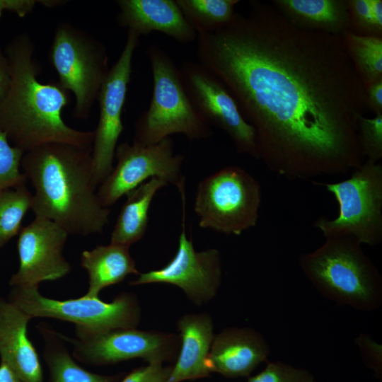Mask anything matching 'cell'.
Returning a JSON list of instances; mask_svg holds the SVG:
<instances>
[{"label": "cell", "instance_id": "1", "mask_svg": "<svg viewBox=\"0 0 382 382\" xmlns=\"http://www.w3.org/2000/svg\"><path fill=\"white\" fill-rule=\"evenodd\" d=\"M249 4L248 13L197 33V56L253 127L259 160L311 182L360 167L358 122L368 109L341 35L298 27L272 3Z\"/></svg>", "mask_w": 382, "mask_h": 382}, {"label": "cell", "instance_id": "2", "mask_svg": "<svg viewBox=\"0 0 382 382\" xmlns=\"http://www.w3.org/2000/svg\"><path fill=\"white\" fill-rule=\"evenodd\" d=\"M34 44L26 33L6 49L10 82L0 98V129L24 153L47 143H65L91 150L94 133L67 125L62 112L69 103V91L58 81H38Z\"/></svg>", "mask_w": 382, "mask_h": 382}, {"label": "cell", "instance_id": "3", "mask_svg": "<svg viewBox=\"0 0 382 382\" xmlns=\"http://www.w3.org/2000/svg\"><path fill=\"white\" fill-rule=\"evenodd\" d=\"M21 168L33 187L31 209L69 235L100 233L110 209L99 202L93 180L91 150L47 143L24 154Z\"/></svg>", "mask_w": 382, "mask_h": 382}, {"label": "cell", "instance_id": "4", "mask_svg": "<svg viewBox=\"0 0 382 382\" xmlns=\"http://www.w3.org/2000/svg\"><path fill=\"white\" fill-rule=\"evenodd\" d=\"M299 265L315 288L340 306L369 312L381 305V276L353 237L326 238L302 255Z\"/></svg>", "mask_w": 382, "mask_h": 382}, {"label": "cell", "instance_id": "5", "mask_svg": "<svg viewBox=\"0 0 382 382\" xmlns=\"http://www.w3.org/2000/svg\"><path fill=\"white\" fill-rule=\"evenodd\" d=\"M153 77V92L149 108L134 124L132 142L156 144L171 134H183L189 141L209 137L211 125L190 99L180 69L159 45L146 51Z\"/></svg>", "mask_w": 382, "mask_h": 382}, {"label": "cell", "instance_id": "6", "mask_svg": "<svg viewBox=\"0 0 382 382\" xmlns=\"http://www.w3.org/2000/svg\"><path fill=\"white\" fill-rule=\"evenodd\" d=\"M313 184L324 186L336 199L337 217L321 216L314 226L325 238L351 236L371 246L382 241V165L365 160L351 176L337 183Z\"/></svg>", "mask_w": 382, "mask_h": 382}, {"label": "cell", "instance_id": "7", "mask_svg": "<svg viewBox=\"0 0 382 382\" xmlns=\"http://www.w3.org/2000/svg\"><path fill=\"white\" fill-rule=\"evenodd\" d=\"M8 300L32 318H50L74 323L76 336L136 328L141 318L139 301L131 293H122L111 302L86 295L57 300L42 295L38 286H11Z\"/></svg>", "mask_w": 382, "mask_h": 382}, {"label": "cell", "instance_id": "8", "mask_svg": "<svg viewBox=\"0 0 382 382\" xmlns=\"http://www.w3.org/2000/svg\"><path fill=\"white\" fill-rule=\"evenodd\" d=\"M261 202L259 182L245 169L228 166L198 183L194 210L201 228L238 236L256 225Z\"/></svg>", "mask_w": 382, "mask_h": 382}, {"label": "cell", "instance_id": "9", "mask_svg": "<svg viewBox=\"0 0 382 382\" xmlns=\"http://www.w3.org/2000/svg\"><path fill=\"white\" fill-rule=\"evenodd\" d=\"M49 60L59 84L75 97L72 116L88 119L110 69L105 45L87 32L62 23L55 29Z\"/></svg>", "mask_w": 382, "mask_h": 382}, {"label": "cell", "instance_id": "10", "mask_svg": "<svg viewBox=\"0 0 382 382\" xmlns=\"http://www.w3.org/2000/svg\"><path fill=\"white\" fill-rule=\"evenodd\" d=\"M173 147L170 137L147 146L134 142L118 144L115 154L116 166L96 191L100 204L109 209L123 195L153 178L175 185L180 194L182 203L185 202V178L182 172L184 156L175 154Z\"/></svg>", "mask_w": 382, "mask_h": 382}, {"label": "cell", "instance_id": "11", "mask_svg": "<svg viewBox=\"0 0 382 382\" xmlns=\"http://www.w3.org/2000/svg\"><path fill=\"white\" fill-rule=\"evenodd\" d=\"M137 33L129 30L117 62L109 69L98 96L99 118L93 131L91 159L96 188L113 168L119 138L124 130L122 115L131 79L132 59L139 44Z\"/></svg>", "mask_w": 382, "mask_h": 382}, {"label": "cell", "instance_id": "12", "mask_svg": "<svg viewBox=\"0 0 382 382\" xmlns=\"http://www.w3.org/2000/svg\"><path fill=\"white\" fill-rule=\"evenodd\" d=\"M64 340L73 346L74 358L87 365L113 364L136 358L149 363L173 360L180 340L176 335L136 328L114 329Z\"/></svg>", "mask_w": 382, "mask_h": 382}, {"label": "cell", "instance_id": "13", "mask_svg": "<svg viewBox=\"0 0 382 382\" xmlns=\"http://www.w3.org/2000/svg\"><path fill=\"white\" fill-rule=\"evenodd\" d=\"M180 71L190 99L208 124L222 129L238 153L259 160L255 130L220 79L198 62L185 61Z\"/></svg>", "mask_w": 382, "mask_h": 382}, {"label": "cell", "instance_id": "14", "mask_svg": "<svg viewBox=\"0 0 382 382\" xmlns=\"http://www.w3.org/2000/svg\"><path fill=\"white\" fill-rule=\"evenodd\" d=\"M183 225L178 250L172 260L163 267L139 273L130 285L165 283L183 290L194 303L201 306L216 294L221 282V257L215 248L203 251L195 250L192 239L186 235L185 206H183Z\"/></svg>", "mask_w": 382, "mask_h": 382}, {"label": "cell", "instance_id": "15", "mask_svg": "<svg viewBox=\"0 0 382 382\" xmlns=\"http://www.w3.org/2000/svg\"><path fill=\"white\" fill-rule=\"evenodd\" d=\"M69 234L53 221L35 219L18 233V270L9 280L11 286H39L68 274L71 265L63 255Z\"/></svg>", "mask_w": 382, "mask_h": 382}, {"label": "cell", "instance_id": "16", "mask_svg": "<svg viewBox=\"0 0 382 382\" xmlns=\"http://www.w3.org/2000/svg\"><path fill=\"white\" fill-rule=\"evenodd\" d=\"M270 349L263 336L247 328H228L214 335L207 359L210 373L226 377L248 376L267 361Z\"/></svg>", "mask_w": 382, "mask_h": 382}, {"label": "cell", "instance_id": "17", "mask_svg": "<svg viewBox=\"0 0 382 382\" xmlns=\"http://www.w3.org/2000/svg\"><path fill=\"white\" fill-rule=\"evenodd\" d=\"M118 24L138 35L159 32L179 43L197 39V32L185 19L175 0H118Z\"/></svg>", "mask_w": 382, "mask_h": 382}, {"label": "cell", "instance_id": "18", "mask_svg": "<svg viewBox=\"0 0 382 382\" xmlns=\"http://www.w3.org/2000/svg\"><path fill=\"white\" fill-rule=\"evenodd\" d=\"M32 316L0 298V357L23 382H43L38 354L28 336Z\"/></svg>", "mask_w": 382, "mask_h": 382}, {"label": "cell", "instance_id": "19", "mask_svg": "<svg viewBox=\"0 0 382 382\" xmlns=\"http://www.w3.org/2000/svg\"><path fill=\"white\" fill-rule=\"evenodd\" d=\"M213 322L207 313L186 314L178 321L180 347L166 382H182L210 376L207 359L214 337Z\"/></svg>", "mask_w": 382, "mask_h": 382}, {"label": "cell", "instance_id": "20", "mask_svg": "<svg viewBox=\"0 0 382 382\" xmlns=\"http://www.w3.org/2000/svg\"><path fill=\"white\" fill-rule=\"evenodd\" d=\"M271 3L301 28L335 35L348 30L347 0H273Z\"/></svg>", "mask_w": 382, "mask_h": 382}, {"label": "cell", "instance_id": "21", "mask_svg": "<svg viewBox=\"0 0 382 382\" xmlns=\"http://www.w3.org/2000/svg\"><path fill=\"white\" fill-rule=\"evenodd\" d=\"M81 265L88 275V289L85 294L98 298L104 288L122 282L129 274H139L129 247L112 243L84 250Z\"/></svg>", "mask_w": 382, "mask_h": 382}, {"label": "cell", "instance_id": "22", "mask_svg": "<svg viewBox=\"0 0 382 382\" xmlns=\"http://www.w3.org/2000/svg\"><path fill=\"white\" fill-rule=\"evenodd\" d=\"M168 185L165 180L153 178L128 192L113 227L110 243L129 247L145 235L149 221V210L155 194Z\"/></svg>", "mask_w": 382, "mask_h": 382}, {"label": "cell", "instance_id": "23", "mask_svg": "<svg viewBox=\"0 0 382 382\" xmlns=\"http://www.w3.org/2000/svg\"><path fill=\"white\" fill-rule=\"evenodd\" d=\"M37 329L43 342V359L49 370L50 382H120L122 374L105 376L87 371L71 357L62 334L50 325L40 323Z\"/></svg>", "mask_w": 382, "mask_h": 382}, {"label": "cell", "instance_id": "24", "mask_svg": "<svg viewBox=\"0 0 382 382\" xmlns=\"http://www.w3.org/2000/svg\"><path fill=\"white\" fill-rule=\"evenodd\" d=\"M345 50L364 86L382 81V37L362 36L346 30Z\"/></svg>", "mask_w": 382, "mask_h": 382}, {"label": "cell", "instance_id": "25", "mask_svg": "<svg viewBox=\"0 0 382 382\" xmlns=\"http://www.w3.org/2000/svg\"><path fill=\"white\" fill-rule=\"evenodd\" d=\"M185 19L197 33L215 31L235 16L238 0H175Z\"/></svg>", "mask_w": 382, "mask_h": 382}, {"label": "cell", "instance_id": "26", "mask_svg": "<svg viewBox=\"0 0 382 382\" xmlns=\"http://www.w3.org/2000/svg\"><path fill=\"white\" fill-rule=\"evenodd\" d=\"M31 202L32 193L26 184L0 192V248L20 233Z\"/></svg>", "mask_w": 382, "mask_h": 382}, {"label": "cell", "instance_id": "27", "mask_svg": "<svg viewBox=\"0 0 382 382\" xmlns=\"http://www.w3.org/2000/svg\"><path fill=\"white\" fill-rule=\"evenodd\" d=\"M349 31L382 37V1L347 0Z\"/></svg>", "mask_w": 382, "mask_h": 382}, {"label": "cell", "instance_id": "28", "mask_svg": "<svg viewBox=\"0 0 382 382\" xmlns=\"http://www.w3.org/2000/svg\"><path fill=\"white\" fill-rule=\"evenodd\" d=\"M24 152L13 146L0 129V192L7 188L26 184L21 168Z\"/></svg>", "mask_w": 382, "mask_h": 382}, {"label": "cell", "instance_id": "29", "mask_svg": "<svg viewBox=\"0 0 382 382\" xmlns=\"http://www.w3.org/2000/svg\"><path fill=\"white\" fill-rule=\"evenodd\" d=\"M357 134L365 160L378 163L382 158V114L373 117L361 116L358 122Z\"/></svg>", "mask_w": 382, "mask_h": 382}, {"label": "cell", "instance_id": "30", "mask_svg": "<svg viewBox=\"0 0 382 382\" xmlns=\"http://www.w3.org/2000/svg\"><path fill=\"white\" fill-rule=\"evenodd\" d=\"M247 382H315V378L305 369L276 361L267 362L261 372L250 377Z\"/></svg>", "mask_w": 382, "mask_h": 382}, {"label": "cell", "instance_id": "31", "mask_svg": "<svg viewBox=\"0 0 382 382\" xmlns=\"http://www.w3.org/2000/svg\"><path fill=\"white\" fill-rule=\"evenodd\" d=\"M173 366H163V363H149L132 370L120 382H166Z\"/></svg>", "mask_w": 382, "mask_h": 382}, {"label": "cell", "instance_id": "32", "mask_svg": "<svg viewBox=\"0 0 382 382\" xmlns=\"http://www.w3.org/2000/svg\"><path fill=\"white\" fill-rule=\"evenodd\" d=\"M361 358L369 369L374 371L376 376L381 378L382 374V349L381 345L374 341L366 334H360L355 340Z\"/></svg>", "mask_w": 382, "mask_h": 382}, {"label": "cell", "instance_id": "33", "mask_svg": "<svg viewBox=\"0 0 382 382\" xmlns=\"http://www.w3.org/2000/svg\"><path fill=\"white\" fill-rule=\"evenodd\" d=\"M367 109L374 115L382 114V81L364 86Z\"/></svg>", "mask_w": 382, "mask_h": 382}, {"label": "cell", "instance_id": "34", "mask_svg": "<svg viewBox=\"0 0 382 382\" xmlns=\"http://www.w3.org/2000/svg\"><path fill=\"white\" fill-rule=\"evenodd\" d=\"M37 4L36 0H0V17L4 10L13 11L19 17H24L33 11Z\"/></svg>", "mask_w": 382, "mask_h": 382}, {"label": "cell", "instance_id": "35", "mask_svg": "<svg viewBox=\"0 0 382 382\" xmlns=\"http://www.w3.org/2000/svg\"><path fill=\"white\" fill-rule=\"evenodd\" d=\"M9 82L10 74L7 58L0 52V98L6 92Z\"/></svg>", "mask_w": 382, "mask_h": 382}, {"label": "cell", "instance_id": "36", "mask_svg": "<svg viewBox=\"0 0 382 382\" xmlns=\"http://www.w3.org/2000/svg\"><path fill=\"white\" fill-rule=\"evenodd\" d=\"M0 382H23L4 362L0 363Z\"/></svg>", "mask_w": 382, "mask_h": 382}]
</instances>
